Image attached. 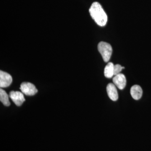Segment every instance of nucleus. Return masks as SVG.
I'll return each instance as SVG.
<instances>
[{
    "instance_id": "f03ea898",
    "label": "nucleus",
    "mask_w": 151,
    "mask_h": 151,
    "mask_svg": "<svg viewBox=\"0 0 151 151\" xmlns=\"http://www.w3.org/2000/svg\"><path fill=\"white\" fill-rule=\"evenodd\" d=\"M97 48L104 62H108L111 58L113 52V49L111 45L106 42H101L98 44Z\"/></svg>"
},
{
    "instance_id": "20e7f679",
    "label": "nucleus",
    "mask_w": 151,
    "mask_h": 151,
    "mask_svg": "<svg viewBox=\"0 0 151 151\" xmlns=\"http://www.w3.org/2000/svg\"><path fill=\"white\" fill-rule=\"evenodd\" d=\"M9 96L12 101L16 104V105L20 106L25 101L24 93L22 92L11 91L10 92Z\"/></svg>"
},
{
    "instance_id": "9d476101",
    "label": "nucleus",
    "mask_w": 151,
    "mask_h": 151,
    "mask_svg": "<svg viewBox=\"0 0 151 151\" xmlns=\"http://www.w3.org/2000/svg\"><path fill=\"white\" fill-rule=\"evenodd\" d=\"M0 100L6 106H9L10 105L9 96L6 92L2 88L0 89Z\"/></svg>"
},
{
    "instance_id": "0eeeda50",
    "label": "nucleus",
    "mask_w": 151,
    "mask_h": 151,
    "mask_svg": "<svg viewBox=\"0 0 151 151\" xmlns=\"http://www.w3.org/2000/svg\"><path fill=\"white\" fill-rule=\"evenodd\" d=\"M106 91L109 98L113 101L118 99V93L115 85L113 83H109L106 87Z\"/></svg>"
},
{
    "instance_id": "423d86ee",
    "label": "nucleus",
    "mask_w": 151,
    "mask_h": 151,
    "mask_svg": "<svg viewBox=\"0 0 151 151\" xmlns=\"http://www.w3.org/2000/svg\"><path fill=\"white\" fill-rule=\"evenodd\" d=\"M113 81L114 85L118 88H119L120 90L124 89L127 84L125 76L122 73H119L117 75L115 76Z\"/></svg>"
},
{
    "instance_id": "6e6552de",
    "label": "nucleus",
    "mask_w": 151,
    "mask_h": 151,
    "mask_svg": "<svg viewBox=\"0 0 151 151\" xmlns=\"http://www.w3.org/2000/svg\"><path fill=\"white\" fill-rule=\"evenodd\" d=\"M130 94L134 100H139L143 94V91L141 87L137 85L133 86L130 89Z\"/></svg>"
},
{
    "instance_id": "39448f33",
    "label": "nucleus",
    "mask_w": 151,
    "mask_h": 151,
    "mask_svg": "<svg viewBox=\"0 0 151 151\" xmlns=\"http://www.w3.org/2000/svg\"><path fill=\"white\" fill-rule=\"evenodd\" d=\"M12 82L11 76L4 71H0V87L4 88L9 86Z\"/></svg>"
},
{
    "instance_id": "7ed1b4c3",
    "label": "nucleus",
    "mask_w": 151,
    "mask_h": 151,
    "mask_svg": "<svg viewBox=\"0 0 151 151\" xmlns=\"http://www.w3.org/2000/svg\"><path fill=\"white\" fill-rule=\"evenodd\" d=\"M22 92L27 96H32L38 92V90L35 86L30 82H23L20 86Z\"/></svg>"
},
{
    "instance_id": "f257e3e1",
    "label": "nucleus",
    "mask_w": 151,
    "mask_h": 151,
    "mask_svg": "<svg viewBox=\"0 0 151 151\" xmlns=\"http://www.w3.org/2000/svg\"><path fill=\"white\" fill-rule=\"evenodd\" d=\"M89 12L92 18L100 27H104L108 22V16L101 5L97 2L92 4Z\"/></svg>"
},
{
    "instance_id": "1a4fd4ad",
    "label": "nucleus",
    "mask_w": 151,
    "mask_h": 151,
    "mask_svg": "<svg viewBox=\"0 0 151 151\" xmlns=\"http://www.w3.org/2000/svg\"><path fill=\"white\" fill-rule=\"evenodd\" d=\"M114 70V65L111 62L108 63L104 69V75L108 78L113 77Z\"/></svg>"
},
{
    "instance_id": "9b49d317",
    "label": "nucleus",
    "mask_w": 151,
    "mask_h": 151,
    "mask_svg": "<svg viewBox=\"0 0 151 151\" xmlns=\"http://www.w3.org/2000/svg\"><path fill=\"white\" fill-rule=\"evenodd\" d=\"M123 69H124V67H122L121 65H114V75H117L120 73Z\"/></svg>"
}]
</instances>
